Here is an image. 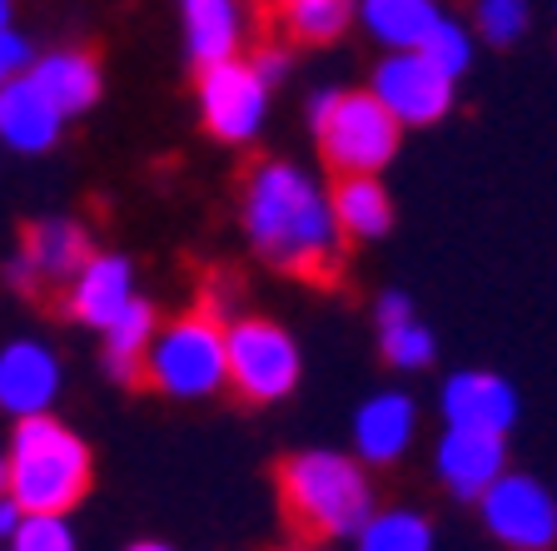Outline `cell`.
Segmentation results:
<instances>
[{
    "instance_id": "6da1fadb",
    "label": "cell",
    "mask_w": 557,
    "mask_h": 551,
    "mask_svg": "<svg viewBox=\"0 0 557 551\" xmlns=\"http://www.w3.org/2000/svg\"><path fill=\"white\" fill-rule=\"evenodd\" d=\"M244 234L269 268L294 278H329L344 259L334 195L284 160L255 164L244 179Z\"/></svg>"
},
{
    "instance_id": "7a4b0ae2",
    "label": "cell",
    "mask_w": 557,
    "mask_h": 551,
    "mask_svg": "<svg viewBox=\"0 0 557 551\" xmlns=\"http://www.w3.org/2000/svg\"><path fill=\"white\" fill-rule=\"evenodd\" d=\"M278 497L309 541H354L373 517V487L363 477V462L329 448L294 452L278 467Z\"/></svg>"
},
{
    "instance_id": "3957f363",
    "label": "cell",
    "mask_w": 557,
    "mask_h": 551,
    "mask_svg": "<svg viewBox=\"0 0 557 551\" xmlns=\"http://www.w3.org/2000/svg\"><path fill=\"white\" fill-rule=\"evenodd\" d=\"M11 487L25 512H70L90 492V448L60 417H15L11 433Z\"/></svg>"
},
{
    "instance_id": "277c9868",
    "label": "cell",
    "mask_w": 557,
    "mask_h": 551,
    "mask_svg": "<svg viewBox=\"0 0 557 551\" xmlns=\"http://www.w3.org/2000/svg\"><path fill=\"white\" fill-rule=\"evenodd\" d=\"M145 383L180 402H199V398H214L220 388H230V338H224V323L209 309L160 323L150 353H145Z\"/></svg>"
},
{
    "instance_id": "5b68a950",
    "label": "cell",
    "mask_w": 557,
    "mask_h": 551,
    "mask_svg": "<svg viewBox=\"0 0 557 551\" xmlns=\"http://www.w3.org/2000/svg\"><path fill=\"white\" fill-rule=\"evenodd\" d=\"M319 150L338 174H379L398 154V125L373 90H319L309 104Z\"/></svg>"
},
{
    "instance_id": "8992f818",
    "label": "cell",
    "mask_w": 557,
    "mask_h": 551,
    "mask_svg": "<svg viewBox=\"0 0 557 551\" xmlns=\"http://www.w3.org/2000/svg\"><path fill=\"white\" fill-rule=\"evenodd\" d=\"M230 388L249 402H278L299 383V343L274 318H230Z\"/></svg>"
},
{
    "instance_id": "52a82bcc",
    "label": "cell",
    "mask_w": 557,
    "mask_h": 551,
    "mask_svg": "<svg viewBox=\"0 0 557 551\" xmlns=\"http://www.w3.org/2000/svg\"><path fill=\"white\" fill-rule=\"evenodd\" d=\"M199 115L205 129L224 145H249L269 115V80L255 60L230 55L199 70Z\"/></svg>"
},
{
    "instance_id": "ba28073f",
    "label": "cell",
    "mask_w": 557,
    "mask_h": 551,
    "mask_svg": "<svg viewBox=\"0 0 557 551\" xmlns=\"http://www.w3.org/2000/svg\"><path fill=\"white\" fill-rule=\"evenodd\" d=\"M453 75H443L423 50H388V55L373 65V85L379 104L398 125H438L453 110Z\"/></svg>"
},
{
    "instance_id": "9c48e42d",
    "label": "cell",
    "mask_w": 557,
    "mask_h": 551,
    "mask_svg": "<svg viewBox=\"0 0 557 551\" xmlns=\"http://www.w3.org/2000/svg\"><path fill=\"white\" fill-rule=\"evenodd\" d=\"M487 531L508 551H547L557 541V502L537 477L503 472L498 483L478 497Z\"/></svg>"
},
{
    "instance_id": "30bf717a",
    "label": "cell",
    "mask_w": 557,
    "mask_h": 551,
    "mask_svg": "<svg viewBox=\"0 0 557 551\" xmlns=\"http://www.w3.org/2000/svg\"><path fill=\"white\" fill-rule=\"evenodd\" d=\"M90 229L81 218H35L25 229L21 253L11 259V284L15 288H40V284H60L81 274V264L90 259Z\"/></svg>"
},
{
    "instance_id": "8fae6325",
    "label": "cell",
    "mask_w": 557,
    "mask_h": 551,
    "mask_svg": "<svg viewBox=\"0 0 557 551\" xmlns=\"http://www.w3.org/2000/svg\"><path fill=\"white\" fill-rule=\"evenodd\" d=\"M438 483L463 502H478L487 487L508 472V442L498 433H473V427H443L438 452H433Z\"/></svg>"
},
{
    "instance_id": "7c38bea8",
    "label": "cell",
    "mask_w": 557,
    "mask_h": 551,
    "mask_svg": "<svg viewBox=\"0 0 557 551\" xmlns=\"http://www.w3.org/2000/svg\"><path fill=\"white\" fill-rule=\"evenodd\" d=\"M60 398V358L35 338L0 348V408L11 417H40Z\"/></svg>"
},
{
    "instance_id": "4fadbf2b",
    "label": "cell",
    "mask_w": 557,
    "mask_h": 551,
    "mask_svg": "<svg viewBox=\"0 0 557 551\" xmlns=\"http://www.w3.org/2000/svg\"><path fill=\"white\" fill-rule=\"evenodd\" d=\"M135 303V268L120 253H90L81 274L65 284V313L85 328H110Z\"/></svg>"
},
{
    "instance_id": "5bb4252c",
    "label": "cell",
    "mask_w": 557,
    "mask_h": 551,
    "mask_svg": "<svg viewBox=\"0 0 557 551\" xmlns=\"http://www.w3.org/2000/svg\"><path fill=\"white\" fill-rule=\"evenodd\" d=\"M443 427H473V433L508 437L518 423V392L498 373H453L438 392Z\"/></svg>"
},
{
    "instance_id": "9a60e30c",
    "label": "cell",
    "mask_w": 557,
    "mask_h": 551,
    "mask_svg": "<svg viewBox=\"0 0 557 551\" xmlns=\"http://www.w3.org/2000/svg\"><path fill=\"white\" fill-rule=\"evenodd\" d=\"M418 437V402L408 392H373L354 413V448L359 462L369 467H388L398 462Z\"/></svg>"
},
{
    "instance_id": "2e32d148",
    "label": "cell",
    "mask_w": 557,
    "mask_h": 551,
    "mask_svg": "<svg viewBox=\"0 0 557 551\" xmlns=\"http://www.w3.org/2000/svg\"><path fill=\"white\" fill-rule=\"evenodd\" d=\"M60 129H65V115L30 75L0 85V145H11L21 154H40L60 139Z\"/></svg>"
},
{
    "instance_id": "e0dca14e",
    "label": "cell",
    "mask_w": 557,
    "mask_h": 551,
    "mask_svg": "<svg viewBox=\"0 0 557 551\" xmlns=\"http://www.w3.org/2000/svg\"><path fill=\"white\" fill-rule=\"evenodd\" d=\"M30 80L40 85V90L50 95V104H55L60 115H85L95 100H100V60L85 55V50H50V55H40L30 65Z\"/></svg>"
},
{
    "instance_id": "ac0fdd59",
    "label": "cell",
    "mask_w": 557,
    "mask_h": 551,
    "mask_svg": "<svg viewBox=\"0 0 557 551\" xmlns=\"http://www.w3.org/2000/svg\"><path fill=\"white\" fill-rule=\"evenodd\" d=\"M185 46L199 70L214 65V60L239 55L244 46L239 0H185Z\"/></svg>"
},
{
    "instance_id": "d6986e66",
    "label": "cell",
    "mask_w": 557,
    "mask_h": 551,
    "mask_svg": "<svg viewBox=\"0 0 557 551\" xmlns=\"http://www.w3.org/2000/svg\"><path fill=\"white\" fill-rule=\"evenodd\" d=\"M334 214L344 239H383L394 229V199H388L379 174H338Z\"/></svg>"
},
{
    "instance_id": "ffe728a7",
    "label": "cell",
    "mask_w": 557,
    "mask_h": 551,
    "mask_svg": "<svg viewBox=\"0 0 557 551\" xmlns=\"http://www.w3.org/2000/svg\"><path fill=\"white\" fill-rule=\"evenodd\" d=\"M363 30L388 50H418L443 21L438 0H359Z\"/></svg>"
},
{
    "instance_id": "44dd1931",
    "label": "cell",
    "mask_w": 557,
    "mask_h": 551,
    "mask_svg": "<svg viewBox=\"0 0 557 551\" xmlns=\"http://www.w3.org/2000/svg\"><path fill=\"white\" fill-rule=\"evenodd\" d=\"M379 348L383 358L404 373H418V367L433 363V334L429 323L413 313V299L408 293H383L379 299Z\"/></svg>"
},
{
    "instance_id": "7402d4cb",
    "label": "cell",
    "mask_w": 557,
    "mask_h": 551,
    "mask_svg": "<svg viewBox=\"0 0 557 551\" xmlns=\"http://www.w3.org/2000/svg\"><path fill=\"white\" fill-rule=\"evenodd\" d=\"M154 328H160V318H154V309L145 299H135L104 328L100 338H104V367H110V378H120V383L145 378V353H150V343H154Z\"/></svg>"
},
{
    "instance_id": "603a6c76",
    "label": "cell",
    "mask_w": 557,
    "mask_h": 551,
    "mask_svg": "<svg viewBox=\"0 0 557 551\" xmlns=\"http://www.w3.org/2000/svg\"><path fill=\"white\" fill-rule=\"evenodd\" d=\"M354 547L359 551H433V527L413 506H388V512L373 506V517L359 527Z\"/></svg>"
},
{
    "instance_id": "cb8c5ba5",
    "label": "cell",
    "mask_w": 557,
    "mask_h": 551,
    "mask_svg": "<svg viewBox=\"0 0 557 551\" xmlns=\"http://www.w3.org/2000/svg\"><path fill=\"white\" fill-rule=\"evenodd\" d=\"M348 15H354V0H284V25L294 40H309V46L338 40Z\"/></svg>"
},
{
    "instance_id": "d4e9b609",
    "label": "cell",
    "mask_w": 557,
    "mask_h": 551,
    "mask_svg": "<svg viewBox=\"0 0 557 551\" xmlns=\"http://www.w3.org/2000/svg\"><path fill=\"white\" fill-rule=\"evenodd\" d=\"M11 551H75V531L65 512H25L11 531Z\"/></svg>"
},
{
    "instance_id": "484cf974",
    "label": "cell",
    "mask_w": 557,
    "mask_h": 551,
    "mask_svg": "<svg viewBox=\"0 0 557 551\" xmlns=\"http://www.w3.org/2000/svg\"><path fill=\"white\" fill-rule=\"evenodd\" d=\"M418 50H423V55H429L433 65L443 70V75H453V80H458V75L473 65V35H468L463 25H453L448 15L433 25V35H429V40H423Z\"/></svg>"
},
{
    "instance_id": "4316f807",
    "label": "cell",
    "mask_w": 557,
    "mask_h": 551,
    "mask_svg": "<svg viewBox=\"0 0 557 551\" xmlns=\"http://www.w3.org/2000/svg\"><path fill=\"white\" fill-rule=\"evenodd\" d=\"M528 30V0H478V35L487 46H512Z\"/></svg>"
},
{
    "instance_id": "83f0119b",
    "label": "cell",
    "mask_w": 557,
    "mask_h": 551,
    "mask_svg": "<svg viewBox=\"0 0 557 551\" xmlns=\"http://www.w3.org/2000/svg\"><path fill=\"white\" fill-rule=\"evenodd\" d=\"M30 65H35L30 40H25L21 30H11V25H0V85L30 75Z\"/></svg>"
},
{
    "instance_id": "f1b7e54d",
    "label": "cell",
    "mask_w": 557,
    "mask_h": 551,
    "mask_svg": "<svg viewBox=\"0 0 557 551\" xmlns=\"http://www.w3.org/2000/svg\"><path fill=\"white\" fill-rule=\"evenodd\" d=\"M255 65L269 85H278L284 75H289V55H284V50H264V55H255Z\"/></svg>"
},
{
    "instance_id": "f546056e",
    "label": "cell",
    "mask_w": 557,
    "mask_h": 551,
    "mask_svg": "<svg viewBox=\"0 0 557 551\" xmlns=\"http://www.w3.org/2000/svg\"><path fill=\"white\" fill-rule=\"evenodd\" d=\"M21 517H25V506H21V502H15V497H11V492H0V537L11 541V531H15V527H21Z\"/></svg>"
},
{
    "instance_id": "4dcf8cb0",
    "label": "cell",
    "mask_w": 557,
    "mask_h": 551,
    "mask_svg": "<svg viewBox=\"0 0 557 551\" xmlns=\"http://www.w3.org/2000/svg\"><path fill=\"white\" fill-rule=\"evenodd\" d=\"M11 487V458H0V492Z\"/></svg>"
},
{
    "instance_id": "1f68e13d",
    "label": "cell",
    "mask_w": 557,
    "mask_h": 551,
    "mask_svg": "<svg viewBox=\"0 0 557 551\" xmlns=\"http://www.w3.org/2000/svg\"><path fill=\"white\" fill-rule=\"evenodd\" d=\"M129 551H170V547H164V541H135Z\"/></svg>"
},
{
    "instance_id": "d6a6232c",
    "label": "cell",
    "mask_w": 557,
    "mask_h": 551,
    "mask_svg": "<svg viewBox=\"0 0 557 551\" xmlns=\"http://www.w3.org/2000/svg\"><path fill=\"white\" fill-rule=\"evenodd\" d=\"M0 25H11V0H0Z\"/></svg>"
},
{
    "instance_id": "836d02e7",
    "label": "cell",
    "mask_w": 557,
    "mask_h": 551,
    "mask_svg": "<svg viewBox=\"0 0 557 551\" xmlns=\"http://www.w3.org/2000/svg\"><path fill=\"white\" fill-rule=\"evenodd\" d=\"M299 551H313V547H299Z\"/></svg>"
}]
</instances>
